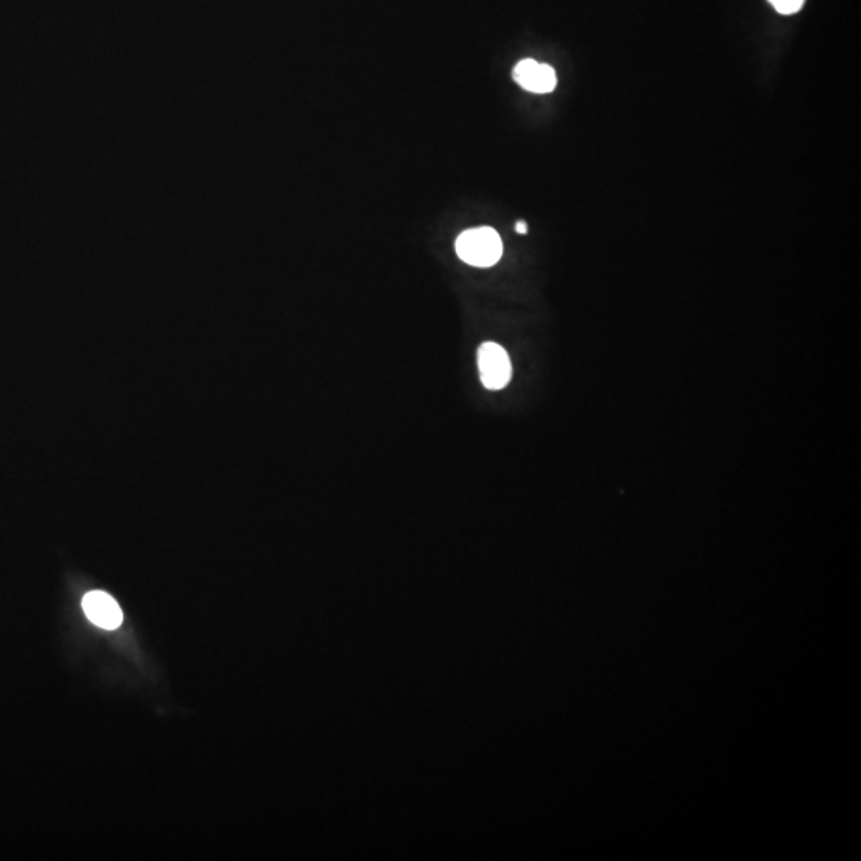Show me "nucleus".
I'll return each mask as SVG.
<instances>
[{
    "label": "nucleus",
    "instance_id": "f257e3e1",
    "mask_svg": "<svg viewBox=\"0 0 861 861\" xmlns=\"http://www.w3.org/2000/svg\"><path fill=\"white\" fill-rule=\"evenodd\" d=\"M458 257L472 267L488 268L503 256V241L492 227H477L461 233L455 243Z\"/></svg>",
    "mask_w": 861,
    "mask_h": 861
},
{
    "label": "nucleus",
    "instance_id": "f03ea898",
    "mask_svg": "<svg viewBox=\"0 0 861 861\" xmlns=\"http://www.w3.org/2000/svg\"><path fill=\"white\" fill-rule=\"evenodd\" d=\"M480 380L487 390H503L511 382L512 366L509 354L498 343L487 342L477 351Z\"/></svg>",
    "mask_w": 861,
    "mask_h": 861
},
{
    "label": "nucleus",
    "instance_id": "7ed1b4c3",
    "mask_svg": "<svg viewBox=\"0 0 861 861\" xmlns=\"http://www.w3.org/2000/svg\"><path fill=\"white\" fill-rule=\"evenodd\" d=\"M512 77L523 90L536 93V95H546L557 87V74H555L554 67L549 66V64L538 63L535 59H522L514 67Z\"/></svg>",
    "mask_w": 861,
    "mask_h": 861
},
{
    "label": "nucleus",
    "instance_id": "20e7f679",
    "mask_svg": "<svg viewBox=\"0 0 861 861\" xmlns=\"http://www.w3.org/2000/svg\"><path fill=\"white\" fill-rule=\"evenodd\" d=\"M83 611L87 614L95 626L101 629L114 630L118 626H122L123 614L120 606L115 602L114 597L101 592V590H93L88 592L83 597Z\"/></svg>",
    "mask_w": 861,
    "mask_h": 861
},
{
    "label": "nucleus",
    "instance_id": "39448f33",
    "mask_svg": "<svg viewBox=\"0 0 861 861\" xmlns=\"http://www.w3.org/2000/svg\"><path fill=\"white\" fill-rule=\"evenodd\" d=\"M769 2L782 15H795L803 8L806 0H769Z\"/></svg>",
    "mask_w": 861,
    "mask_h": 861
},
{
    "label": "nucleus",
    "instance_id": "423d86ee",
    "mask_svg": "<svg viewBox=\"0 0 861 861\" xmlns=\"http://www.w3.org/2000/svg\"><path fill=\"white\" fill-rule=\"evenodd\" d=\"M516 232L520 233V235H525L527 233V224L525 222H517Z\"/></svg>",
    "mask_w": 861,
    "mask_h": 861
}]
</instances>
